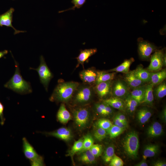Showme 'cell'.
I'll list each match as a JSON object with an SVG mask.
<instances>
[{
  "instance_id": "cell-1",
  "label": "cell",
  "mask_w": 166,
  "mask_h": 166,
  "mask_svg": "<svg viewBox=\"0 0 166 166\" xmlns=\"http://www.w3.org/2000/svg\"><path fill=\"white\" fill-rule=\"evenodd\" d=\"M80 84L75 81L65 82L61 79L59 80L49 98L50 100L63 103L69 102Z\"/></svg>"
},
{
  "instance_id": "cell-2",
  "label": "cell",
  "mask_w": 166,
  "mask_h": 166,
  "mask_svg": "<svg viewBox=\"0 0 166 166\" xmlns=\"http://www.w3.org/2000/svg\"><path fill=\"white\" fill-rule=\"evenodd\" d=\"M15 70L14 75L5 85V86L21 94L29 93L32 90L30 83L22 78L20 73L18 63L14 60Z\"/></svg>"
},
{
  "instance_id": "cell-3",
  "label": "cell",
  "mask_w": 166,
  "mask_h": 166,
  "mask_svg": "<svg viewBox=\"0 0 166 166\" xmlns=\"http://www.w3.org/2000/svg\"><path fill=\"white\" fill-rule=\"evenodd\" d=\"M94 93L93 86L84 83L80 84L72 99L75 105L78 106H83L91 101Z\"/></svg>"
},
{
  "instance_id": "cell-4",
  "label": "cell",
  "mask_w": 166,
  "mask_h": 166,
  "mask_svg": "<svg viewBox=\"0 0 166 166\" xmlns=\"http://www.w3.org/2000/svg\"><path fill=\"white\" fill-rule=\"evenodd\" d=\"M123 147L127 156L132 159H135L138 156L139 146L138 133L134 131L128 133L122 142Z\"/></svg>"
},
{
  "instance_id": "cell-5",
  "label": "cell",
  "mask_w": 166,
  "mask_h": 166,
  "mask_svg": "<svg viewBox=\"0 0 166 166\" xmlns=\"http://www.w3.org/2000/svg\"><path fill=\"white\" fill-rule=\"evenodd\" d=\"M72 112L75 124L79 129L85 128L88 124L90 119V110L85 106H78L73 109Z\"/></svg>"
},
{
  "instance_id": "cell-6",
  "label": "cell",
  "mask_w": 166,
  "mask_h": 166,
  "mask_svg": "<svg viewBox=\"0 0 166 166\" xmlns=\"http://www.w3.org/2000/svg\"><path fill=\"white\" fill-rule=\"evenodd\" d=\"M40 64L38 68L30 69L36 70L38 73L40 82L42 84L46 91H48L49 83L53 77V75L48 67L44 57L42 56L40 57Z\"/></svg>"
},
{
  "instance_id": "cell-7",
  "label": "cell",
  "mask_w": 166,
  "mask_h": 166,
  "mask_svg": "<svg viewBox=\"0 0 166 166\" xmlns=\"http://www.w3.org/2000/svg\"><path fill=\"white\" fill-rule=\"evenodd\" d=\"M130 89L124 80H117L113 82L111 95L112 97H116L124 100L130 93Z\"/></svg>"
},
{
  "instance_id": "cell-8",
  "label": "cell",
  "mask_w": 166,
  "mask_h": 166,
  "mask_svg": "<svg viewBox=\"0 0 166 166\" xmlns=\"http://www.w3.org/2000/svg\"><path fill=\"white\" fill-rule=\"evenodd\" d=\"M138 51L140 58L142 60L148 59L151 54L157 50L156 47L152 43L139 38Z\"/></svg>"
},
{
  "instance_id": "cell-9",
  "label": "cell",
  "mask_w": 166,
  "mask_h": 166,
  "mask_svg": "<svg viewBox=\"0 0 166 166\" xmlns=\"http://www.w3.org/2000/svg\"><path fill=\"white\" fill-rule=\"evenodd\" d=\"M164 52L163 49L156 50L150 57V63L146 69L150 72H156L162 69Z\"/></svg>"
},
{
  "instance_id": "cell-10",
  "label": "cell",
  "mask_w": 166,
  "mask_h": 166,
  "mask_svg": "<svg viewBox=\"0 0 166 166\" xmlns=\"http://www.w3.org/2000/svg\"><path fill=\"white\" fill-rule=\"evenodd\" d=\"M113 82V80H110L100 82L94 85L93 86V88L95 93L100 98H105L109 95L111 94Z\"/></svg>"
},
{
  "instance_id": "cell-11",
  "label": "cell",
  "mask_w": 166,
  "mask_h": 166,
  "mask_svg": "<svg viewBox=\"0 0 166 166\" xmlns=\"http://www.w3.org/2000/svg\"><path fill=\"white\" fill-rule=\"evenodd\" d=\"M80 77L83 83L93 86L97 76V71L93 68L84 69L79 73Z\"/></svg>"
},
{
  "instance_id": "cell-12",
  "label": "cell",
  "mask_w": 166,
  "mask_h": 166,
  "mask_svg": "<svg viewBox=\"0 0 166 166\" xmlns=\"http://www.w3.org/2000/svg\"><path fill=\"white\" fill-rule=\"evenodd\" d=\"M14 11V8H11L6 12L0 15V26H5L11 27L14 30V35L20 33L26 32L25 31L18 30L13 26L12 22L13 13Z\"/></svg>"
},
{
  "instance_id": "cell-13",
  "label": "cell",
  "mask_w": 166,
  "mask_h": 166,
  "mask_svg": "<svg viewBox=\"0 0 166 166\" xmlns=\"http://www.w3.org/2000/svg\"><path fill=\"white\" fill-rule=\"evenodd\" d=\"M124 80L130 89H132L144 85L145 83L138 78L134 74L133 70L129 71L124 77Z\"/></svg>"
},
{
  "instance_id": "cell-14",
  "label": "cell",
  "mask_w": 166,
  "mask_h": 166,
  "mask_svg": "<svg viewBox=\"0 0 166 166\" xmlns=\"http://www.w3.org/2000/svg\"><path fill=\"white\" fill-rule=\"evenodd\" d=\"M63 140L68 141L72 138V134L71 130L65 127L60 128L53 131L47 133Z\"/></svg>"
},
{
  "instance_id": "cell-15",
  "label": "cell",
  "mask_w": 166,
  "mask_h": 166,
  "mask_svg": "<svg viewBox=\"0 0 166 166\" xmlns=\"http://www.w3.org/2000/svg\"><path fill=\"white\" fill-rule=\"evenodd\" d=\"M22 141L23 151L24 155L30 161L34 160L40 156L26 138H23Z\"/></svg>"
},
{
  "instance_id": "cell-16",
  "label": "cell",
  "mask_w": 166,
  "mask_h": 166,
  "mask_svg": "<svg viewBox=\"0 0 166 166\" xmlns=\"http://www.w3.org/2000/svg\"><path fill=\"white\" fill-rule=\"evenodd\" d=\"M102 101L106 103L113 108L117 109L121 111L126 112L125 103L124 100L114 97L103 99Z\"/></svg>"
},
{
  "instance_id": "cell-17",
  "label": "cell",
  "mask_w": 166,
  "mask_h": 166,
  "mask_svg": "<svg viewBox=\"0 0 166 166\" xmlns=\"http://www.w3.org/2000/svg\"><path fill=\"white\" fill-rule=\"evenodd\" d=\"M97 52L96 48L85 49L80 50V52L78 56L76 58L77 59V63L76 68L78 67L81 65L84 67L85 62L88 60L89 58L93 55L95 54Z\"/></svg>"
},
{
  "instance_id": "cell-18",
  "label": "cell",
  "mask_w": 166,
  "mask_h": 166,
  "mask_svg": "<svg viewBox=\"0 0 166 166\" xmlns=\"http://www.w3.org/2000/svg\"><path fill=\"white\" fill-rule=\"evenodd\" d=\"M163 130L161 124L157 121L154 122L148 128L147 133L150 138H154L160 136Z\"/></svg>"
},
{
  "instance_id": "cell-19",
  "label": "cell",
  "mask_w": 166,
  "mask_h": 166,
  "mask_svg": "<svg viewBox=\"0 0 166 166\" xmlns=\"http://www.w3.org/2000/svg\"><path fill=\"white\" fill-rule=\"evenodd\" d=\"M166 78V69H162L156 72H151L149 83L153 86L157 85L164 81Z\"/></svg>"
},
{
  "instance_id": "cell-20",
  "label": "cell",
  "mask_w": 166,
  "mask_h": 166,
  "mask_svg": "<svg viewBox=\"0 0 166 166\" xmlns=\"http://www.w3.org/2000/svg\"><path fill=\"white\" fill-rule=\"evenodd\" d=\"M58 120L63 124L67 123L71 119L72 116L66 108L64 103L61 104L57 115Z\"/></svg>"
},
{
  "instance_id": "cell-21",
  "label": "cell",
  "mask_w": 166,
  "mask_h": 166,
  "mask_svg": "<svg viewBox=\"0 0 166 166\" xmlns=\"http://www.w3.org/2000/svg\"><path fill=\"white\" fill-rule=\"evenodd\" d=\"M124 100L125 103L126 112L130 115H133L139 104L131 96L130 93Z\"/></svg>"
},
{
  "instance_id": "cell-22",
  "label": "cell",
  "mask_w": 166,
  "mask_h": 166,
  "mask_svg": "<svg viewBox=\"0 0 166 166\" xmlns=\"http://www.w3.org/2000/svg\"><path fill=\"white\" fill-rule=\"evenodd\" d=\"M133 71L135 75L143 82L145 83L149 82L151 72L148 70L140 65Z\"/></svg>"
},
{
  "instance_id": "cell-23",
  "label": "cell",
  "mask_w": 166,
  "mask_h": 166,
  "mask_svg": "<svg viewBox=\"0 0 166 166\" xmlns=\"http://www.w3.org/2000/svg\"><path fill=\"white\" fill-rule=\"evenodd\" d=\"M152 115L150 110L146 107H143L139 109L137 113V117L139 122L141 124L147 123Z\"/></svg>"
},
{
  "instance_id": "cell-24",
  "label": "cell",
  "mask_w": 166,
  "mask_h": 166,
  "mask_svg": "<svg viewBox=\"0 0 166 166\" xmlns=\"http://www.w3.org/2000/svg\"><path fill=\"white\" fill-rule=\"evenodd\" d=\"M159 150L160 147L157 144H149L146 145L143 152V159L146 160L148 158L154 156Z\"/></svg>"
},
{
  "instance_id": "cell-25",
  "label": "cell",
  "mask_w": 166,
  "mask_h": 166,
  "mask_svg": "<svg viewBox=\"0 0 166 166\" xmlns=\"http://www.w3.org/2000/svg\"><path fill=\"white\" fill-rule=\"evenodd\" d=\"M153 86L150 83L146 85L144 99L141 104H144L150 106H153L154 100Z\"/></svg>"
},
{
  "instance_id": "cell-26",
  "label": "cell",
  "mask_w": 166,
  "mask_h": 166,
  "mask_svg": "<svg viewBox=\"0 0 166 166\" xmlns=\"http://www.w3.org/2000/svg\"><path fill=\"white\" fill-rule=\"evenodd\" d=\"M134 61V60L133 58L125 60L120 65L106 71L108 72H120L126 74L129 72L130 65Z\"/></svg>"
},
{
  "instance_id": "cell-27",
  "label": "cell",
  "mask_w": 166,
  "mask_h": 166,
  "mask_svg": "<svg viewBox=\"0 0 166 166\" xmlns=\"http://www.w3.org/2000/svg\"><path fill=\"white\" fill-rule=\"evenodd\" d=\"M116 74L115 72L109 73L106 71H97V76L94 85L100 82L113 80Z\"/></svg>"
},
{
  "instance_id": "cell-28",
  "label": "cell",
  "mask_w": 166,
  "mask_h": 166,
  "mask_svg": "<svg viewBox=\"0 0 166 166\" xmlns=\"http://www.w3.org/2000/svg\"><path fill=\"white\" fill-rule=\"evenodd\" d=\"M146 85H144L132 90L130 92L131 96L139 103L141 104L143 101L145 91Z\"/></svg>"
},
{
  "instance_id": "cell-29",
  "label": "cell",
  "mask_w": 166,
  "mask_h": 166,
  "mask_svg": "<svg viewBox=\"0 0 166 166\" xmlns=\"http://www.w3.org/2000/svg\"><path fill=\"white\" fill-rule=\"evenodd\" d=\"M79 160L87 164H92L95 163V157L89 150L85 151L79 154Z\"/></svg>"
},
{
  "instance_id": "cell-30",
  "label": "cell",
  "mask_w": 166,
  "mask_h": 166,
  "mask_svg": "<svg viewBox=\"0 0 166 166\" xmlns=\"http://www.w3.org/2000/svg\"><path fill=\"white\" fill-rule=\"evenodd\" d=\"M156 88L153 89L154 96L158 99H160L166 95V83L163 81L157 85Z\"/></svg>"
},
{
  "instance_id": "cell-31",
  "label": "cell",
  "mask_w": 166,
  "mask_h": 166,
  "mask_svg": "<svg viewBox=\"0 0 166 166\" xmlns=\"http://www.w3.org/2000/svg\"><path fill=\"white\" fill-rule=\"evenodd\" d=\"M94 143V140L92 136L89 134L85 135L83 138V146L81 149L77 154L81 153L85 151L89 150Z\"/></svg>"
},
{
  "instance_id": "cell-32",
  "label": "cell",
  "mask_w": 166,
  "mask_h": 166,
  "mask_svg": "<svg viewBox=\"0 0 166 166\" xmlns=\"http://www.w3.org/2000/svg\"><path fill=\"white\" fill-rule=\"evenodd\" d=\"M114 150V147L113 144H110L106 148L102 156L103 160L105 163L110 162L115 154Z\"/></svg>"
},
{
  "instance_id": "cell-33",
  "label": "cell",
  "mask_w": 166,
  "mask_h": 166,
  "mask_svg": "<svg viewBox=\"0 0 166 166\" xmlns=\"http://www.w3.org/2000/svg\"><path fill=\"white\" fill-rule=\"evenodd\" d=\"M126 128L119 127L114 124L107 131L110 138H114L119 136L125 130Z\"/></svg>"
},
{
  "instance_id": "cell-34",
  "label": "cell",
  "mask_w": 166,
  "mask_h": 166,
  "mask_svg": "<svg viewBox=\"0 0 166 166\" xmlns=\"http://www.w3.org/2000/svg\"><path fill=\"white\" fill-rule=\"evenodd\" d=\"M83 139L81 138L75 141L71 149L69 151L68 156H69L72 158L74 155L79 152L82 149L83 146Z\"/></svg>"
},
{
  "instance_id": "cell-35",
  "label": "cell",
  "mask_w": 166,
  "mask_h": 166,
  "mask_svg": "<svg viewBox=\"0 0 166 166\" xmlns=\"http://www.w3.org/2000/svg\"><path fill=\"white\" fill-rule=\"evenodd\" d=\"M107 134V131L101 128L97 127L94 132V138L98 141H101L106 137Z\"/></svg>"
},
{
  "instance_id": "cell-36",
  "label": "cell",
  "mask_w": 166,
  "mask_h": 166,
  "mask_svg": "<svg viewBox=\"0 0 166 166\" xmlns=\"http://www.w3.org/2000/svg\"><path fill=\"white\" fill-rule=\"evenodd\" d=\"M113 124L111 121L106 119H100L96 122V125L97 127L101 128L106 130L108 129Z\"/></svg>"
},
{
  "instance_id": "cell-37",
  "label": "cell",
  "mask_w": 166,
  "mask_h": 166,
  "mask_svg": "<svg viewBox=\"0 0 166 166\" xmlns=\"http://www.w3.org/2000/svg\"><path fill=\"white\" fill-rule=\"evenodd\" d=\"M105 103L103 101L101 102L96 103L94 106L95 112L100 115L107 116L105 110Z\"/></svg>"
},
{
  "instance_id": "cell-38",
  "label": "cell",
  "mask_w": 166,
  "mask_h": 166,
  "mask_svg": "<svg viewBox=\"0 0 166 166\" xmlns=\"http://www.w3.org/2000/svg\"><path fill=\"white\" fill-rule=\"evenodd\" d=\"M89 150L96 157H98L102 155L103 152V147L101 144H93Z\"/></svg>"
},
{
  "instance_id": "cell-39",
  "label": "cell",
  "mask_w": 166,
  "mask_h": 166,
  "mask_svg": "<svg viewBox=\"0 0 166 166\" xmlns=\"http://www.w3.org/2000/svg\"><path fill=\"white\" fill-rule=\"evenodd\" d=\"M86 1L87 0H72L71 2L73 5V6L68 9L59 11V13H62L71 10H74L76 8L79 9L84 5Z\"/></svg>"
},
{
  "instance_id": "cell-40",
  "label": "cell",
  "mask_w": 166,
  "mask_h": 166,
  "mask_svg": "<svg viewBox=\"0 0 166 166\" xmlns=\"http://www.w3.org/2000/svg\"><path fill=\"white\" fill-rule=\"evenodd\" d=\"M109 163L110 166H123L124 164L122 160L115 154Z\"/></svg>"
},
{
  "instance_id": "cell-41",
  "label": "cell",
  "mask_w": 166,
  "mask_h": 166,
  "mask_svg": "<svg viewBox=\"0 0 166 166\" xmlns=\"http://www.w3.org/2000/svg\"><path fill=\"white\" fill-rule=\"evenodd\" d=\"M30 162L32 166H42L44 165L43 158L40 156L36 159L30 161Z\"/></svg>"
},
{
  "instance_id": "cell-42",
  "label": "cell",
  "mask_w": 166,
  "mask_h": 166,
  "mask_svg": "<svg viewBox=\"0 0 166 166\" xmlns=\"http://www.w3.org/2000/svg\"><path fill=\"white\" fill-rule=\"evenodd\" d=\"M114 124L121 128H126L128 126V124L122 121L117 117L115 116L113 119Z\"/></svg>"
},
{
  "instance_id": "cell-43",
  "label": "cell",
  "mask_w": 166,
  "mask_h": 166,
  "mask_svg": "<svg viewBox=\"0 0 166 166\" xmlns=\"http://www.w3.org/2000/svg\"><path fill=\"white\" fill-rule=\"evenodd\" d=\"M123 122L128 124V122L125 115L121 112L118 113L115 116Z\"/></svg>"
},
{
  "instance_id": "cell-44",
  "label": "cell",
  "mask_w": 166,
  "mask_h": 166,
  "mask_svg": "<svg viewBox=\"0 0 166 166\" xmlns=\"http://www.w3.org/2000/svg\"><path fill=\"white\" fill-rule=\"evenodd\" d=\"M4 106L2 103L0 102V118L1 119V124L3 125L4 123L5 119L3 116Z\"/></svg>"
},
{
  "instance_id": "cell-45",
  "label": "cell",
  "mask_w": 166,
  "mask_h": 166,
  "mask_svg": "<svg viewBox=\"0 0 166 166\" xmlns=\"http://www.w3.org/2000/svg\"><path fill=\"white\" fill-rule=\"evenodd\" d=\"M160 118L163 122L166 123V108L164 107L163 109L160 114Z\"/></svg>"
},
{
  "instance_id": "cell-46",
  "label": "cell",
  "mask_w": 166,
  "mask_h": 166,
  "mask_svg": "<svg viewBox=\"0 0 166 166\" xmlns=\"http://www.w3.org/2000/svg\"><path fill=\"white\" fill-rule=\"evenodd\" d=\"M153 165L154 166H166V163L164 161L158 160L154 162Z\"/></svg>"
},
{
  "instance_id": "cell-47",
  "label": "cell",
  "mask_w": 166,
  "mask_h": 166,
  "mask_svg": "<svg viewBox=\"0 0 166 166\" xmlns=\"http://www.w3.org/2000/svg\"><path fill=\"white\" fill-rule=\"evenodd\" d=\"M136 166H147V164L146 160L143 159L142 161L135 165Z\"/></svg>"
},
{
  "instance_id": "cell-48",
  "label": "cell",
  "mask_w": 166,
  "mask_h": 166,
  "mask_svg": "<svg viewBox=\"0 0 166 166\" xmlns=\"http://www.w3.org/2000/svg\"><path fill=\"white\" fill-rule=\"evenodd\" d=\"M163 66H166V53H164L163 58Z\"/></svg>"
},
{
  "instance_id": "cell-49",
  "label": "cell",
  "mask_w": 166,
  "mask_h": 166,
  "mask_svg": "<svg viewBox=\"0 0 166 166\" xmlns=\"http://www.w3.org/2000/svg\"><path fill=\"white\" fill-rule=\"evenodd\" d=\"M7 53L8 51L7 50H5L2 51H0V58L7 54Z\"/></svg>"
}]
</instances>
